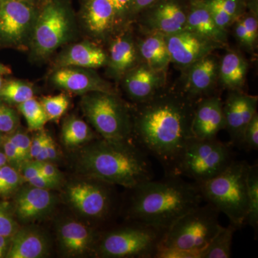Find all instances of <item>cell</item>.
I'll return each mask as SVG.
<instances>
[{
  "instance_id": "6da1fadb",
  "label": "cell",
  "mask_w": 258,
  "mask_h": 258,
  "mask_svg": "<svg viewBox=\"0 0 258 258\" xmlns=\"http://www.w3.org/2000/svg\"><path fill=\"white\" fill-rule=\"evenodd\" d=\"M196 102L182 92L161 90L140 103L132 115L133 132L139 148L161 163L170 174L180 154L192 138L191 125Z\"/></svg>"
},
{
  "instance_id": "7a4b0ae2",
  "label": "cell",
  "mask_w": 258,
  "mask_h": 258,
  "mask_svg": "<svg viewBox=\"0 0 258 258\" xmlns=\"http://www.w3.org/2000/svg\"><path fill=\"white\" fill-rule=\"evenodd\" d=\"M128 189L132 191L129 220L166 230L203 202L196 183L171 174L161 179L148 180Z\"/></svg>"
},
{
  "instance_id": "3957f363",
  "label": "cell",
  "mask_w": 258,
  "mask_h": 258,
  "mask_svg": "<svg viewBox=\"0 0 258 258\" xmlns=\"http://www.w3.org/2000/svg\"><path fill=\"white\" fill-rule=\"evenodd\" d=\"M147 156L131 142L117 143L103 139L83 151L81 165L91 179L131 189L153 179Z\"/></svg>"
},
{
  "instance_id": "277c9868",
  "label": "cell",
  "mask_w": 258,
  "mask_h": 258,
  "mask_svg": "<svg viewBox=\"0 0 258 258\" xmlns=\"http://www.w3.org/2000/svg\"><path fill=\"white\" fill-rule=\"evenodd\" d=\"M249 166L247 161L235 159L218 175L196 183L203 201L225 214L231 225L237 229L246 225Z\"/></svg>"
},
{
  "instance_id": "5b68a950",
  "label": "cell",
  "mask_w": 258,
  "mask_h": 258,
  "mask_svg": "<svg viewBox=\"0 0 258 258\" xmlns=\"http://www.w3.org/2000/svg\"><path fill=\"white\" fill-rule=\"evenodd\" d=\"M76 22L71 0H44L39 7L34 26L30 53L42 61L74 38Z\"/></svg>"
},
{
  "instance_id": "8992f818",
  "label": "cell",
  "mask_w": 258,
  "mask_h": 258,
  "mask_svg": "<svg viewBox=\"0 0 258 258\" xmlns=\"http://www.w3.org/2000/svg\"><path fill=\"white\" fill-rule=\"evenodd\" d=\"M232 145L214 139L192 137L185 146L171 171V175L181 176L200 183L215 177L225 170L235 159Z\"/></svg>"
},
{
  "instance_id": "52a82bcc",
  "label": "cell",
  "mask_w": 258,
  "mask_h": 258,
  "mask_svg": "<svg viewBox=\"0 0 258 258\" xmlns=\"http://www.w3.org/2000/svg\"><path fill=\"white\" fill-rule=\"evenodd\" d=\"M81 108L88 121L108 142H130L133 132L132 115L128 107L113 92L83 95Z\"/></svg>"
},
{
  "instance_id": "ba28073f",
  "label": "cell",
  "mask_w": 258,
  "mask_h": 258,
  "mask_svg": "<svg viewBox=\"0 0 258 258\" xmlns=\"http://www.w3.org/2000/svg\"><path fill=\"white\" fill-rule=\"evenodd\" d=\"M220 214L209 203L189 210L166 230L160 247L203 252L222 227Z\"/></svg>"
},
{
  "instance_id": "9c48e42d",
  "label": "cell",
  "mask_w": 258,
  "mask_h": 258,
  "mask_svg": "<svg viewBox=\"0 0 258 258\" xmlns=\"http://www.w3.org/2000/svg\"><path fill=\"white\" fill-rule=\"evenodd\" d=\"M166 229L132 221L130 225L108 232L98 246L105 257L155 258Z\"/></svg>"
},
{
  "instance_id": "30bf717a",
  "label": "cell",
  "mask_w": 258,
  "mask_h": 258,
  "mask_svg": "<svg viewBox=\"0 0 258 258\" xmlns=\"http://www.w3.org/2000/svg\"><path fill=\"white\" fill-rule=\"evenodd\" d=\"M39 7L26 0H0V47L29 50Z\"/></svg>"
},
{
  "instance_id": "8fae6325",
  "label": "cell",
  "mask_w": 258,
  "mask_h": 258,
  "mask_svg": "<svg viewBox=\"0 0 258 258\" xmlns=\"http://www.w3.org/2000/svg\"><path fill=\"white\" fill-rule=\"evenodd\" d=\"M188 9V0H157L136 20L142 33L159 32L166 36L185 30Z\"/></svg>"
},
{
  "instance_id": "7c38bea8",
  "label": "cell",
  "mask_w": 258,
  "mask_h": 258,
  "mask_svg": "<svg viewBox=\"0 0 258 258\" xmlns=\"http://www.w3.org/2000/svg\"><path fill=\"white\" fill-rule=\"evenodd\" d=\"M165 39L171 62L184 70L223 47L187 30L166 35Z\"/></svg>"
},
{
  "instance_id": "4fadbf2b",
  "label": "cell",
  "mask_w": 258,
  "mask_h": 258,
  "mask_svg": "<svg viewBox=\"0 0 258 258\" xmlns=\"http://www.w3.org/2000/svg\"><path fill=\"white\" fill-rule=\"evenodd\" d=\"M108 183H78L70 186L69 198L71 203L83 215L93 219L106 217L111 208L112 195Z\"/></svg>"
},
{
  "instance_id": "5bb4252c",
  "label": "cell",
  "mask_w": 258,
  "mask_h": 258,
  "mask_svg": "<svg viewBox=\"0 0 258 258\" xmlns=\"http://www.w3.org/2000/svg\"><path fill=\"white\" fill-rule=\"evenodd\" d=\"M257 96L242 91H230L223 103L225 129L228 132L232 145L241 146L244 129L257 113Z\"/></svg>"
},
{
  "instance_id": "9a60e30c",
  "label": "cell",
  "mask_w": 258,
  "mask_h": 258,
  "mask_svg": "<svg viewBox=\"0 0 258 258\" xmlns=\"http://www.w3.org/2000/svg\"><path fill=\"white\" fill-rule=\"evenodd\" d=\"M50 81L58 89L75 94L113 92L111 84L93 69L79 67H61L52 73Z\"/></svg>"
},
{
  "instance_id": "2e32d148",
  "label": "cell",
  "mask_w": 258,
  "mask_h": 258,
  "mask_svg": "<svg viewBox=\"0 0 258 258\" xmlns=\"http://www.w3.org/2000/svg\"><path fill=\"white\" fill-rule=\"evenodd\" d=\"M166 74L151 69L140 62L122 78L123 87L137 104L145 103L160 92L165 86Z\"/></svg>"
},
{
  "instance_id": "e0dca14e",
  "label": "cell",
  "mask_w": 258,
  "mask_h": 258,
  "mask_svg": "<svg viewBox=\"0 0 258 258\" xmlns=\"http://www.w3.org/2000/svg\"><path fill=\"white\" fill-rule=\"evenodd\" d=\"M225 128L223 103L216 95H211L195 103L191 131L194 138L214 139Z\"/></svg>"
},
{
  "instance_id": "ac0fdd59",
  "label": "cell",
  "mask_w": 258,
  "mask_h": 258,
  "mask_svg": "<svg viewBox=\"0 0 258 258\" xmlns=\"http://www.w3.org/2000/svg\"><path fill=\"white\" fill-rule=\"evenodd\" d=\"M219 62L210 54L184 69L185 83L182 93L191 101L197 102L211 96L219 77Z\"/></svg>"
},
{
  "instance_id": "d6986e66",
  "label": "cell",
  "mask_w": 258,
  "mask_h": 258,
  "mask_svg": "<svg viewBox=\"0 0 258 258\" xmlns=\"http://www.w3.org/2000/svg\"><path fill=\"white\" fill-rule=\"evenodd\" d=\"M80 15L88 33L101 41L117 33L114 13L108 0H82Z\"/></svg>"
},
{
  "instance_id": "ffe728a7",
  "label": "cell",
  "mask_w": 258,
  "mask_h": 258,
  "mask_svg": "<svg viewBox=\"0 0 258 258\" xmlns=\"http://www.w3.org/2000/svg\"><path fill=\"white\" fill-rule=\"evenodd\" d=\"M108 58V74L115 80H121L127 71L141 62L137 42L129 27L111 39Z\"/></svg>"
},
{
  "instance_id": "44dd1931",
  "label": "cell",
  "mask_w": 258,
  "mask_h": 258,
  "mask_svg": "<svg viewBox=\"0 0 258 258\" xmlns=\"http://www.w3.org/2000/svg\"><path fill=\"white\" fill-rule=\"evenodd\" d=\"M108 52L95 42L83 41L64 49L56 58V67L97 69L108 64Z\"/></svg>"
},
{
  "instance_id": "7402d4cb",
  "label": "cell",
  "mask_w": 258,
  "mask_h": 258,
  "mask_svg": "<svg viewBox=\"0 0 258 258\" xmlns=\"http://www.w3.org/2000/svg\"><path fill=\"white\" fill-rule=\"evenodd\" d=\"M188 1L189 9L185 30L198 34L223 46L227 45V32L217 26L205 0Z\"/></svg>"
},
{
  "instance_id": "603a6c76",
  "label": "cell",
  "mask_w": 258,
  "mask_h": 258,
  "mask_svg": "<svg viewBox=\"0 0 258 258\" xmlns=\"http://www.w3.org/2000/svg\"><path fill=\"white\" fill-rule=\"evenodd\" d=\"M53 197L47 189L30 185L19 191L15 199V212L20 220L30 221L42 217L53 205Z\"/></svg>"
},
{
  "instance_id": "cb8c5ba5",
  "label": "cell",
  "mask_w": 258,
  "mask_h": 258,
  "mask_svg": "<svg viewBox=\"0 0 258 258\" xmlns=\"http://www.w3.org/2000/svg\"><path fill=\"white\" fill-rule=\"evenodd\" d=\"M141 62L159 72H167L171 62L165 35L159 32L144 33L136 40Z\"/></svg>"
},
{
  "instance_id": "d4e9b609",
  "label": "cell",
  "mask_w": 258,
  "mask_h": 258,
  "mask_svg": "<svg viewBox=\"0 0 258 258\" xmlns=\"http://www.w3.org/2000/svg\"><path fill=\"white\" fill-rule=\"evenodd\" d=\"M249 64L238 51L226 52L219 62L218 81L230 91H242Z\"/></svg>"
},
{
  "instance_id": "484cf974",
  "label": "cell",
  "mask_w": 258,
  "mask_h": 258,
  "mask_svg": "<svg viewBox=\"0 0 258 258\" xmlns=\"http://www.w3.org/2000/svg\"><path fill=\"white\" fill-rule=\"evenodd\" d=\"M47 242L36 231L24 229L17 230L10 240L6 257L38 258L47 252Z\"/></svg>"
},
{
  "instance_id": "4316f807",
  "label": "cell",
  "mask_w": 258,
  "mask_h": 258,
  "mask_svg": "<svg viewBox=\"0 0 258 258\" xmlns=\"http://www.w3.org/2000/svg\"><path fill=\"white\" fill-rule=\"evenodd\" d=\"M61 244L63 248L73 255L87 252L93 242L92 231L87 226L76 222H69L61 226Z\"/></svg>"
},
{
  "instance_id": "83f0119b",
  "label": "cell",
  "mask_w": 258,
  "mask_h": 258,
  "mask_svg": "<svg viewBox=\"0 0 258 258\" xmlns=\"http://www.w3.org/2000/svg\"><path fill=\"white\" fill-rule=\"evenodd\" d=\"M238 20L234 23V34L237 42L248 51L253 50L258 37L257 3H252Z\"/></svg>"
},
{
  "instance_id": "f1b7e54d",
  "label": "cell",
  "mask_w": 258,
  "mask_h": 258,
  "mask_svg": "<svg viewBox=\"0 0 258 258\" xmlns=\"http://www.w3.org/2000/svg\"><path fill=\"white\" fill-rule=\"evenodd\" d=\"M237 229L233 225L222 227L202 252V258H229L232 256V240Z\"/></svg>"
},
{
  "instance_id": "f546056e",
  "label": "cell",
  "mask_w": 258,
  "mask_h": 258,
  "mask_svg": "<svg viewBox=\"0 0 258 258\" xmlns=\"http://www.w3.org/2000/svg\"><path fill=\"white\" fill-rule=\"evenodd\" d=\"M93 137V132L89 125L77 117H69L62 125V142L68 147H77L87 143Z\"/></svg>"
},
{
  "instance_id": "4dcf8cb0",
  "label": "cell",
  "mask_w": 258,
  "mask_h": 258,
  "mask_svg": "<svg viewBox=\"0 0 258 258\" xmlns=\"http://www.w3.org/2000/svg\"><path fill=\"white\" fill-rule=\"evenodd\" d=\"M33 86L21 80L4 82L0 90V100L8 104L19 105L34 97Z\"/></svg>"
},
{
  "instance_id": "1f68e13d",
  "label": "cell",
  "mask_w": 258,
  "mask_h": 258,
  "mask_svg": "<svg viewBox=\"0 0 258 258\" xmlns=\"http://www.w3.org/2000/svg\"><path fill=\"white\" fill-rule=\"evenodd\" d=\"M247 211L246 225L253 228L257 233L258 227V166L249 165L247 173Z\"/></svg>"
},
{
  "instance_id": "d6a6232c",
  "label": "cell",
  "mask_w": 258,
  "mask_h": 258,
  "mask_svg": "<svg viewBox=\"0 0 258 258\" xmlns=\"http://www.w3.org/2000/svg\"><path fill=\"white\" fill-rule=\"evenodd\" d=\"M18 108L26 120L30 130H42L48 121L41 103L34 97L18 105Z\"/></svg>"
},
{
  "instance_id": "836d02e7",
  "label": "cell",
  "mask_w": 258,
  "mask_h": 258,
  "mask_svg": "<svg viewBox=\"0 0 258 258\" xmlns=\"http://www.w3.org/2000/svg\"><path fill=\"white\" fill-rule=\"evenodd\" d=\"M24 181L20 171L14 166L5 164L0 167V197L8 198L18 189Z\"/></svg>"
},
{
  "instance_id": "e575fe53",
  "label": "cell",
  "mask_w": 258,
  "mask_h": 258,
  "mask_svg": "<svg viewBox=\"0 0 258 258\" xmlns=\"http://www.w3.org/2000/svg\"><path fill=\"white\" fill-rule=\"evenodd\" d=\"M42 108L49 120L57 121L69 108L70 100L64 93L56 96H45L40 100Z\"/></svg>"
},
{
  "instance_id": "d590c367",
  "label": "cell",
  "mask_w": 258,
  "mask_h": 258,
  "mask_svg": "<svg viewBox=\"0 0 258 258\" xmlns=\"http://www.w3.org/2000/svg\"><path fill=\"white\" fill-rule=\"evenodd\" d=\"M114 13L117 33L128 28L132 23V1L133 0H108Z\"/></svg>"
},
{
  "instance_id": "8d00e7d4",
  "label": "cell",
  "mask_w": 258,
  "mask_h": 258,
  "mask_svg": "<svg viewBox=\"0 0 258 258\" xmlns=\"http://www.w3.org/2000/svg\"><path fill=\"white\" fill-rule=\"evenodd\" d=\"M20 118L17 111L0 100V133L9 134L18 128Z\"/></svg>"
},
{
  "instance_id": "74e56055",
  "label": "cell",
  "mask_w": 258,
  "mask_h": 258,
  "mask_svg": "<svg viewBox=\"0 0 258 258\" xmlns=\"http://www.w3.org/2000/svg\"><path fill=\"white\" fill-rule=\"evenodd\" d=\"M214 4L221 8L227 15L236 20L244 15L248 9L249 2L247 0H210Z\"/></svg>"
},
{
  "instance_id": "f35d334b",
  "label": "cell",
  "mask_w": 258,
  "mask_h": 258,
  "mask_svg": "<svg viewBox=\"0 0 258 258\" xmlns=\"http://www.w3.org/2000/svg\"><path fill=\"white\" fill-rule=\"evenodd\" d=\"M241 146L248 151H257L258 149V114L252 117L248 124L245 127L242 137Z\"/></svg>"
},
{
  "instance_id": "ab89813d",
  "label": "cell",
  "mask_w": 258,
  "mask_h": 258,
  "mask_svg": "<svg viewBox=\"0 0 258 258\" xmlns=\"http://www.w3.org/2000/svg\"><path fill=\"white\" fill-rule=\"evenodd\" d=\"M11 142L15 144L18 149L24 160H31L30 158V147H31V139L23 131L17 128L13 133L8 134Z\"/></svg>"
},
{
  "instance_id": "60d3db41",
  "label": "cell",
  "mask_w": 258,
  "mask_h": 258,
  "mask_svg": "<svg viewBox=\"0 0 258 258\" xmlns=\"http://www.w3.org/2000/svg\"><path fill=\"white\" fill-rule=\"evenodd\" d=\"M2 147L3 148V152L8 159V164H10V165L14 166L16 169H20L24 163L26 162L24 160L15 144L8 137V134L5 135Z\"/></svg>"
},
{
  "instance_id": "b9f144b4",
  "label": "cell",
  "mask_w": 258,
  "mask_h": 258,
  "mask_svg": "<svg viewBox=\"0 0 258 258\" xmlns=\"http://www.w3.org/2000/svg\"><path fill=\"white\" fill-rule=\"evenodd\" d=\"M17 230L16 222L8 211L0 205V235L12 237Z\"/></svg>"
},
{
  "instance_id": "7bdbcfd3",
  "label": "cell",
  "mask_w": 258,
  "mask_h": 258,
  "mask_svg": "<svg viewBox=\"0 0 258 258\" xmlns=\"http://www.w3.org/2000/svg\"><path fill=\"white\" fill-rule=\"evenodd\" d=\"M38 133L31 139V147H30V158L31 160H35L38 154H40L42 147L46 142L49 134L44 131H38Z\"/></svg>"
},
{
  "instance_id": "ee69618b",
  "label": "cell",
  "mask_w": 258,
  "mask_h": 258,
  "mask_svg": "<svg viewBox=\"0 0 258 258\" xmlns=\"http://www.w3.org/2000/svg\"><path fill=\"white\" fill-rule=\"evenodd\" d=\"M35 161V160H34ZM39 169H40V173L43 174L44 176L49 178V179L54 180L59 183L60 180V174L59 172L58 169L55 167V165L51 164L50 161H35Z\"/></svg>"
},
{
  "instance_id": "f6af8a7d",
  "label": "cell",
  "mask_w": 258,
  "mask_h": 258,
  "mask_svg": "<svg viewBox=\"0 0 258 258\" xmlns=\"http://www.w3.org/2000/svg\"><path fill=\"white\" fill-rule=\"evenodd\" d=\"M29 184L40 189L50 190L54 189L59 183L44 176L41 173L27 181Z\"/></svg>"
},
{
  "instance_id": "bcb514c9",
  "label": "cell",
  "mask_w": 258,
  "mask_h": 258,
  "mask_svg": "<svg viewBox=\"0 0 258 258\" xmlns=\"http://www.w3.org/2000/svg\"><path fill=\"white\" fill-rule=\"evenodd\" d=\"M20 172L23 176L24 181H28L40 173V169L34 160L26 161L20 169Z\"/></svg>"
},
{
  "instance_id": "7dc6e473",
  "label": "cell",
  "mask_w": 258,
  "mask_h": 258,
  "mask_svg": "<svg viewBox=\"0 0 258 258\" xmlns=\"http://www.w3.org/2000/svg\"><path fill=\"white\" fill-rule=\"evenodd\" d=\"M157 0H133L132 1V22L135 21L136 18L144 10L149 8Z\"/></svg>"
},
{
  "instance_id": "c3c4849f",
  "label": "cell",
  "mask_w": 258,
  "mask_h": 258,
  "mask_svg": "<svg viewBox=\"0 0 258 258\" xmlns=\"http://www.w3.org/2000/svg\"><path fill=\"white\" fill-rule=\"evenodd\" d=\"M47 154H48V161H54L57 159V152L56 149V144L53 139L49 136L47 143Z\"/></svg>"
},
{
  "instance_id": "681fc988",
  "label": "cell",
  "mask_w": 258,
  "mask_h": 258,
  "mask_svg": "<svg viewBox=\"0 0 258 258\" xmlns=\"http://www.w3.org/2000/svg\"><path fill=\"white\" fill-rule=\"evenodd\" d=\"M11 237L0 235V258L6 257L9 249Z\"/></svg>"
},
{
  "instance_id": "f907efd6",
  "label": "cell",
  "mask_w": 258,
  "mask_h": 258,
  "mask_svg": "<svg viewBox=\"0 0 258 258\" xmlns=\"http://www.w3.org/2000/svg\"><path fill=\"white\" fill-rule=\"evenodd\" d=\"M12 74V70L8 66L0 62V75L6 76Z\"/></svg>"
},
{
  "instance_id": "816d5d0a",
  "label": "cell",
  "mask_w": 258,
  "mask_h": 258,
  "mask_svg": "<svg viewBox=\"0 0 258 258\" xmlns=\"http://www.w3.org/2000/svg\"><path fill=\"white\" fill-rule=\"evenodd\" d=\"M8 164V159L3 150H0V167Z\"/></svg>"
},
{
  "instance_id": "f5cc1de1",
  "label": "cell",
  "mask_w": 258,
  "mask_h": 258,
  "mask_svg": "<svg viewBox=\"0 0 258 258\" xmlns=\"http://www.w3.org/2000/svg\"><path fill=\"white\" fill-rule=\"evenodd\" d=\"M26 1L30 2V3H33V4L40 6V5L43 3L44 0H26Z\"/></svg>"
},
{
  "instance_id": "db71d44e",
  "label": "cell",
  "mask_w": 258,
  "mask_h": 258,
  "mask_svg": "<svg viewBox=\"0 0 258 258\" xmlns=\"http://www.w3.org/2000/svg\"><path fill=\"white\" fill-rule=\"evenodd\" d=\"M3 75H0V90L3 87V84H4V80H3Z\"/></svg>"
},
{
  "instance_id": "11a10c76",
  "label": "cell",
  "mask_w": 258,
  "mask_h": 258,
  "mask_svg": "<svg viewBox=\"0 0 258 258\" xmlns=\"http://www.w3.org/2000/svg\"><path fill=\"white\" fill-rule=\"evenodd\" d=\"M5 134L0 133V147L2 146V144H3V139H4Z\"/></svg>"
},
{
  "instance_id": "9f6ffc18",
  "label": "cell",
  "mask_w": 258,
  "mask_h": 258,
  "mask_svg": "<svg viewBox=\"0 0 258 258\" xmlns=\"http://www.w3.org/2000/svg\"><path fill=\"white\" fill-rule=\"evenodd\" d=\"M247 2H249V3H250V2L254 1V0H247Z\"/></svg>"
}]
</instances>
